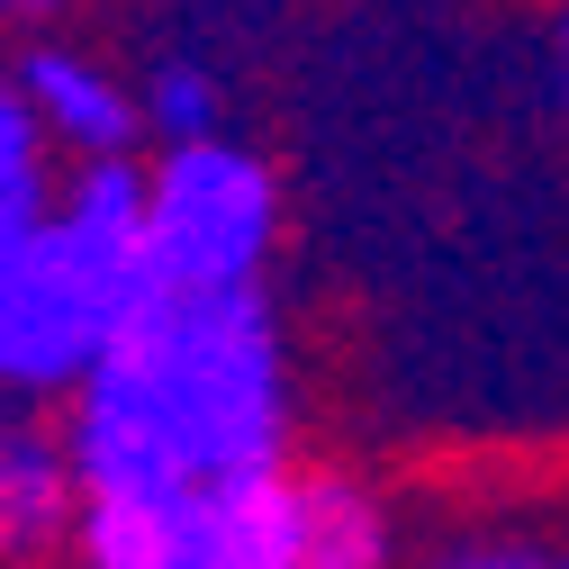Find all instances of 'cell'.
Segmentation results:
<instances>
[{"label": "cell", "instance_id": "1", "mask_svg": "<svg viewBox=\"0 0 569 569\" xmlns=\"http://www.w3.org/2000/svg\"><path fill=\"white\" fill-rule=\"evenodd\" d=\"M82 479L73 560L163 569V533L199 488L290 461V335L262 290H154L63 398Z\"/></svg>", "mask_w": 569, "mask_h": 569}, {"label": "cell", "instance_id": "2", "mask_svg": "<svg viewBox=\"0 0 569 569\" xmlns=\"http://www.w3.org/2000/svg\"><path fill=\"white\" fill-rule=\"evenodd\" d=\"M146 290V163H73L46 218L0 236V407H63Z\"/></svg>", "mask_w": 569, "mask_h": 569}, {"label": "cell", "instance_id": "3", "mask_svg": "<svg viewBox=\"0 0 569 569\" xmlns=\"http://www.w3.org/2000/svg\"><path fill=\"white\" fill-rule=\"evenodd\" d=\"M280 253V181L227 127L154 146L146 163V271L163 290H262Z\"/></svg>", "mask_w": 569, "mask_h": 569}, {"label": "cell", "instance_id": "4", "mask_svg": "<svg viewBox=\"0 0 569 569\" xmlns=\"http://www.w3.org/2000/svg\"><path fill=\"white\" fill-rule=\"evenodd\" d=\"M19 91L46 118V136H54L63 163H100V154H136V146H146L136 82L118 73V63H100L91 46H63V37L28 46L19 54Z\"/></svg>", "mask_w": 569, "mask_h": 569}, {"label": "cell", "instance_id": "5", "mask_svg": "<svg viewBox=\"0 0 569 569\" xmlns=\"http://www.w3.org/2000/svg\"><path fill=\"white\" fill-rule=\"evenodd\" d=\"M82 516V479L63 452V425H28V407H0V560H37V551H73Z\"/></svg>", "mask_w": 569, "mask_h": 569}, {"label": "cell", "instance_id": "6", "mask_svg": "<svg viewBox=\"0 0 569 569\" xmlns=\"http://www.w3.org/2000/svg\"><path fill=\"white\" fill-rule=\"evenodd\" d=\"M398 533L380 497L343 470H308V569H380Z\"/></svg>", "mask_w": 569, "mask_h": 569}, {"label": "cell", "instance_id": "7", "mask_svg": "<svg viewBox=\"0 0 569 569\" xmlns=\"http://www.w3.org/2000/svg\"><path fill=\"white\" fill-rule=\"evenodd\" d=\"M54 208V136L28 109L19 73H0V236Z\"/></svg>", "mask_w": 569, "mask_h": 569}, {"label": "cell", "instance_id": "8", "mask_svg": "<svg viewBox=\"0 0 569 569\" xmlns=\"http://www.w3.org/2000/svg\"><path fill=\"white\" fill-rule=\"evenodd\" d=\"M136 109H146V136H154V146H181V136L227 127V82L208 73L199 54H163V63L136 73Z\"/></svg>", "mask_w": 569, "mask_h": 569}, {"label": "cell", "instance_id": "9", "mask_svg": "<svg viewBox=\"0 0 569 569\" xmlns=\"http://www.w3.org/2000/svg\"><path fill=\"white\" fill-rule=\"evenodd\" d=\"M63 0H0V28H28V19H54Z\"/></svg>", "mask_w": 569, "mask_h": 569}, {"label": "cell", "instance_id": "10", "mask_svg": "<svg viewBox=\"0 0 569 569\" xmlns=\"http://www.w3.org/2000/svg\"><path fill=\"white\" fill-rule=\"evenodd\" d=\"M560 100H569V19H560Z\"/></svg>", "mask_w": 569, "mask_h": 569}]
</instances>
